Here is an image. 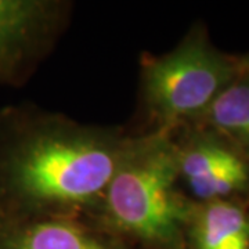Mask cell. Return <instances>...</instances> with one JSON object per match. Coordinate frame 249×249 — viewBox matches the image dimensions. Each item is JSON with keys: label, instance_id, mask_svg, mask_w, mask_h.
I'll list each match as a JSON object with an SVG mask.
<instances>
[{"label": "cell", "instance_id": "obj_4", "mask_svg": "<svg viewBox=\"0 0 249 249\" xmlns=\"http://www.w3.org/2000/svg\"><path fill=\"white\" fill-rule=\"evenodd\" d=\"M68 0H0V86L19 88L70 27Z\"/></svg>", "mask_w": 249, "mask_h": 249}, {"label": "cell", "instance_id": "obj_1", "mask_svg": "<svg viewBox=\"0 0 249 249\" xmlns=\"http://www.w3.org/2000/svg\"><path fill=\"white\" fill-rule=\"evenodd\" d=\"M136 133L35 104L0 108V219L97 216Z\"/></svg>", "mask_w": 249, "mask_h": 249}, {"label": "cell", "instance_id": "obj_2", "mask_svg": "<svg viewBox=\"0 0 249 249\" xmlns=\"http://www.w3.org/2000/svg\"><path fill=\"white\" fill-rule=\"evenodd\" d=\"M193 204L178 180L172 133H136L96 220L137 249H186Z\"/></svg>", "mask_w": 249, "mask_h": 249}, {"label": "cell", "instance_id": "obj_7", "mask_svg": "<svg viewBox=\"0 0 249 249\" xmlns=\"http://www.w3.org/2000/svg\"><path fill=\"white\" fill-rule=\"evenodd\" d=\"M186 249H249V198L194 202Z\"/></svg>", "mask_w": 249, "mask_h": 249}, {"label": "cell", "instance_id": "obj_5", "mask_svg": "<svg viewBox=\"0 0 249 249\" xmlns=\"http://www.w3.org/2000/svg\"><path fill=\"white\" fill-rule=\"evenodd\" d=\"M178 180L194 202L249 198V155L201 124L172 130Z\"/></svg>", "mask_w": 249, "mask_h": 249}, {"label": "cell", "instance_id": "obj_9", "mask_svg": "<svg viewBox=\"0 0 249 249\" xmlns=\"http://www.w3.org/2000/svg\"><path fill=\"white\" fill-rule=\"evenodd\" d=\"M237 60L240 64V70L249 73V53L245 54H237Z\"/></svg>", "mask_w": 249, "mask_h": 249}, {"label": "cell", "instance_id": "obj_3", "mask_svg": "<svg viewBox=\"0 0 249 249\" xmlns=\"http://www.w3.org/2000/svg\"><path fill=\"white\" fill-rule=\"evenodd\" d=\"M240 72L237 54L216 47L201 21L168 53L144 52L139 73L142 124L134 133L172 132L194 124Z\"/></svg>", "mask_w": 249, "mask_h": 249}, {"label": "cell", "instance_id": "obj_6", "mask_svg": "<svg viewBox=\"0 0 249 249\" xmlns=\"http://www.w3.org/2000/svg\"><path fill=\"white\" fill-rule=\"evenodd\" d=\"M0 249H137L93 217L0 219Z\"/></svg>", "mask_w": 249, "mask_h": 249}, {"label": "cell", "instance_id": "obj_8", "mask_svg": "<svg viewBox=\"0 0 249 249\" xmlns=\"http://www.w3.org/2000/svg\"><path fill=\"white\" fill-rule=\"evenodd\" d=\"M229 139L249 155V73L229 83L194 124Z\"/></svg>", "mask_w": 249, "mask_h": 249}]
</instances>
